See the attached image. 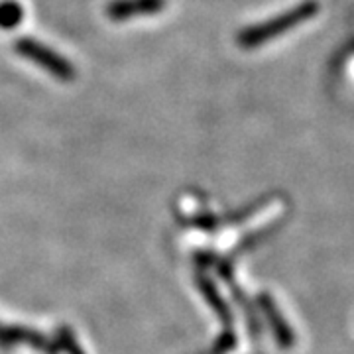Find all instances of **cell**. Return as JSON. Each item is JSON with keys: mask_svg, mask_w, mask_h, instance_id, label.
Masks as SVG:
<instances>
[{"mask_svg": "<svg viewBox=\"0 0 354 354\" xmlns=\"http://www.w3.org/2000/svg\"><path fill=\"white\" fill-rule=\"evenodd\" d=\"M317 12H319V4L315 0H304V2L295 4L290 10L278 14V16H274L270 20L244 28L241 34L236 36V44L244 50L260 48V46L272 41L274 38L281 36V34L301 26L304 22H309L311 18H315Z\"/></svg>", "mask_w": 354, "mask_h": 354, "instance_id": "1", "label": "cell"}, {"mask_svg": "<svg viewBox=\"0 0 354 354\" xmlns=\"http://www.w3.org/2000/svg\"><path fill=\"white\" fill-rule=\"evenodd\" d=\"M14 50L18 51L24 59H30L32 64L39 65L41 69H46L51 77H55L59 81H73L75 79V65L67 62L62 53L51 50L38 39L30 38V36L18 38L14 41Z\"/></svg>", "mask_w": 354, "mask_h": 354, "instance_id": "2", "label": "cell"}, {"mask_svg": "<svg viewBox=\"0 0 354 354\" xmlns=\"http://www.w3.org/2000/svg\"><path fill=\"white\" fill-rule=\"evenodd\" d=\"M167 0H111L104 8L106 16L114 22H124L138 16H153L165 8Z\"/></svg>", "mask_w": 354, "mask_h": 354, "instance_id": "3", "label": "cell"}, {"mask_svg": "<svg viewBox=\"0 0 354 354\" xmlns=\"http://www.w3.org/2000/svg\"><path fill=\"white\" fill-rule=\"evenodd\" d=\"M24 20V8L18 0H2L0 2V28L12 30Z\"/></svg>", "mask_w": 354, "mask_h": 354, "instance_id": "4", "label": "cell"}, {"mask_svg": "<svg viewBox=\"0 0 354 354\" xmlns=\"http://www.w3.org/2000/svg\"><path fill=\"white\" fill-rule=\"evenodd\" d=\"M266 311H268V315L272 319V325H274V329H276V335H278V341L283 344V346H291L293 344V333L288 329V325L283 323V319L278 315V311H274V307L272 305H268L266 307Z\"/></svg>", "mask_w": 354, "mask_h": 354, "instance_id": "5", "label": "cell"}]
</instances>
